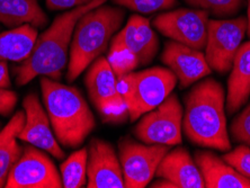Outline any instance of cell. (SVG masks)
Here are the masks:
<instances>
[{
    "mask_svg": "<svg viewBox=\"0 0 250 188\" xmlns=\"http://www.w3.org/2000/svg\"><path fill=\"white\" fill-rule=\"evenodd\" d=\"M183 133L193 145L228 152L232 149L227 126L226 94L222 84L205 78L184 98Z\"/></svg>",
    "mask_w": 250,
    "mask_h": 188,
    "instance_id": "obj_1",
    "label": "cell"
},
{
    "mask_svg": "<svg viewBox=\"0 0 250 188\" xmlns=\"http://www.w3.org/2000/svg\"><path fill=\"white\" fill-rule=\"evenodd\" d=\"M107 1L108 0H91L87 5L76 7L59 15L52 25L38 36L29 57L15 68L18 86L27 84L36 77L60 79L67 65L68 51H70L77 21L83 14Z\"/></svg>",
    "mask_w": 250,
    "mask_h": 188,
    "instance_id": "obj_2",
    "label": "cell"
},
{
    "mask_svg": "<svg viewBox=\"0 0 250 188\" xmlns=\"http://www.w3.org/2000/svg\"><path fill=\"white\" fill-rule=\"evenodd\" d=\"M41 90L51 126L59 143L79 148L96 126V121L83 94L76 87L42 77Z\"/></svg>",
    "mask_w": 250,
    "mask_h": 188,
    "instance_id": "obj_3",
    "label": "cell"
},
{
    "mask_svg": "<svg viewBox=\"0 0 250 188\" xmlns=\"http://www.w3.org/2000/svg\"><path fill=\"white\" fill-rule=\"evenodd\" d=\"M124 17L123 7L104 3L79 18L70 44L68 83L75 81L97 58L107 51L114 35L122 26Z\"/></svg>",
    "mask_w": 250,
    "mask_h": 188,
    "instance_id": "obj_4",
    "label": "cell"
},
{
    "mask_svg": "<svg viewBox=\"0 0 250 188\" xmlns=\"http://www.w3.org/2000/svg\"><path fill=\"white\" fill-rule=\"evenodd\" d=\"M177 78L170 69L153 67L117 78L119 88L132 123L156 108L172 93Z\"/></svg>",
    "mask_w": 250,
    "mask_h": 188,
    "instance_id": "obj_5",
    "label": "cell"
},
{
    "mask_svg": "<svg viewBox=\"0 0 250 188\" xmlns=\"http://www.w3.org/2000/svg\"><path fill=\"white\" fill-rule=\"evenodd\" d=\"M84 86L91 104L104 123L122 124L128 119L126 105L107 59L99 57L87 68Z\"/></svg>",
    "mask_w": 250,
    "mask_h": 188,
    "instance_id": "obj_6",
    "label": "cell"
},
{
    "mask_svg": "<svg viewBox=\"0 0 250 188\" xmlns=\"http://www.w3.org/2000/svg\"><path fill=\"white\" fill-rule=\"evenodd\" d=\"M184 108L177 95L170 94L150 112L140 117L133 133L146 145L178 146L183 140Z\"/></svg>",
    "mask_w": 250,
    "mask_h": 188,
    "instance_id": "obj_7",
    "label": "cell"
},
{
    "mask_svg": "<svg viewBox=\"0 0 250 188\" xmlns=\"http://www.w3.org/2000/svg\"><path fill=\"white\" fill-rule=\"evenodd\" d=\"M247 33V18L208 20L205 59L212 70L220 75L229 72Z\"/></svg>",
    "mask_w": 250,
    "mask_h": 188,
    "instance_id": "obj_8",
    "label": "cell"
},
{
    "mask_svg": "<svg viewBox=\"0 0 250 188\" xmlns=\"http://www.w3.org/2000/svg\"><path fill=\"white\" fill-rule=\"evenodd\" d=\"M170 146L146 145L125 136L119 142L120 162L122 167L125 188H145L156 176L163 158Z\"/></svg>",
    "mask_w": 250,
    "mask_h": 188,
    "instance_id": "obj_9",
    "label": "cell"
},
{
    "mask_svg": "<svg viewBox=\"0 0 250 188\" xmlns=\"http://www.w3.org/2000/svg\"><path fill=\"white\" fill-rule=\"evenodd\" d=\"M208 15L202 9L181 8L159 14L152 25L171 41L202 51L207 44Z\"/></svg>",
    "mask_w": 250,
    "mask_h": 188,
    "instance_id": "obj_10",
    "label": "cell"
},
{
    "mask_svg": "<svg viewBox=\"0 0 250 188\" xmlns=\"http://www.w3.org/2000/svg\"><path fill=\"white\" fill-rule=\"evenodd\" d=\"M7 188H61V176L43 150L28 145L9 172Z\"/></svg>",
    "mask_w": 250,
    "mask_h": 188,
    "instance_id": "obj_11",
    "label": "cell"
},
{
    "mask_svg": "<svg viewBox=\"0 0 250 188\" xmlns=\"http://www.w3.org/2000/svg\"><path fill=\"white\" fill-rule=\"evenodd\" d=\"M25 124L18 134L21 141L45 151L56 159H64L65 153L51 130V122L46 110L36 94H28L23 101Z\"/></svg>",
    "mask_w": 250,
    "mask_h": 188,
    "instance_id": "obj_12",
    "label": "cell"
},
{
    "mask_svg": "<svg viewBox=\"0 0 250 188\" xmlns=\"http://www.w3.org/2000/svg\"><path fill=\"white\" fill-rule=\"evenodd\" d=\"M87 187H125L120 158L111 143L103 139H93L88 146Z\"/></svg>",
    "mask_w": 250,
    "mask_h": 188,
    "instance_id": "obj_13",
    "label": "cell"
},
{
    "mask_svg": "<svg viewBox=\"0 0 250 188\" xmlns=\"http://www.w3.org/2000/svg\"><path fill=\"white\" fill-rule=\"evenodd\" d=\"M161 61L171 70L182 88L190 87L212 72L202 51L171 40L165 44Z\"/></svg>",
    "mask_w": 250,
    "mask_h": 188,
    "instance_id": "obj_14",
    "label": "cell"
},
{
    "mask_svg": "<svg viewBox=\"0 0 250 188\" xmlns=\"http://www.w3.org/2000/svg\"><path fill=\"white\" fill-rule=\"evenodd\" d=\"M111 45L131 51L138 58L140 65H148L159 51V39L149 20L133 15L128 18L125 26L114 35Z\"/></svg>",
    "mask_w": 250,
    "mask_h": 188,
    "instance_id": "obj_15",
    "label": "cell"
},
{
    "mask_svg": "<svg viewBox=\"0 0 250 188\" xmlns=\"http://www.w3.org/2000/svg\"><path fill=\"white\" fill-rule=\"evenodd\" d=\"M156 176L168 179L176 188H205L196 162L184 146L168 151L158 166Z\"/></svg>",
    "mask_w": 250,
    "mask_h": 188,
    "instance_id": "obj_16",
    "label": "cell"
},
{
    "mask_svg": "<svg viewBox=\"0 0 250 188\" xmlns=\"http://www.w3.org/2000/svg\"><path fill=\"white\" fill-rule=\"evenodd\" d=\"M194 160L200 169L205 188H250V179L211 150L195 151Z\"/></svg>",
    "mask_w": 250,
    "mask_h": 188,
    "instance_id": "obj_17",
    "label": "cell"
},
{
    "mask_svg": "<svg viewBox=\"0 0 250 188\" xmlns=\"http://www.w3.org/2000/svg\"><path fill=\"white\" fill-rule=\"evenodd\" d=\"M230 71L226 109L233 115L246 105L250 96V42L241 44Z\"/></svg>",
    "mask_w": 250,
    "mask_h": 188,
    "instance_id": "obj_18",
    "label": "cell"
},
{
    "mask_svg": "<svg viewBox=\"0 0 250 188\" xmlns=\"http://www.w3.org/2000/svg\"><path fill=\"white\" fill-rule=\"evenodd\" d=\"M49 21L39 0H0V23L9 28L32 25L42 28Z\"/></svg>",
    "mask_w": 250,
    "mask_h": 188,
    "instance_id": "obj_19",
    "label": "cell"
},
{
    "mask_svg": "<svg viewBox=\"0 0 250 188\" xmlns=\"http://www.w3.org/2000/svg\"><path fill=\"white\" fill-rule=\"evenodd\" d=\"M24 124L25 112L18 110L0 131V188L5 187L10 170L23 152L17 139Z\"/></svg>",
    "mask_w": 250,
    "mask_h": 188,
    "instance_id": "obj_20",
    "label": "cell"
},
{
    "mask_svg": "<svg viewBox=\"0 0 250 188\" xmlns=\"http://www.w3.org/2000/svg\"><path fill=\"white\" fill-rule=\"evenodd\" d=\"M36 39L38 31L32 25H23L0 33V61L23 62L26 60Z\"/></svg>",
    "mask_w": 250,
    "mask_h": 188,
    "instance_id": "obj_21",
    "label": "cell"
},
{
    "mask_svg": "<svg viewBox=\"0 0 250 188\" xmlns=\"http://www.w3.org/2000/svg\"><path fill=\"white\" fill-rule=\"evenodd\" d=\"M88 150L82 148L72 152L60 166L64 188H82L87 184Z\"/></svg>",
    "mask_w": 250,
    "mask_h": 188,
    "instance_id": "obj_22",
    "label": "cell"
},
{
    "mask_svg": "<svg viewBox=\"0 0 250 188\" xmlns=\"http://www.w3.org/2000/svg\"><path fill=\"white\" fill-rule=\"evenodd\" d=\"M187 5L202 9L219 18L231 17L240 12L245 0H184Z\"/></svg>",
    "mask_w": 250,
    "mask_h": 188,
    "instance_id": "obj_23",
    "label": "cell"
},
{
    "mask_svg": "<svg viewBox=\"0 0 250 188\" xmlns=\"http://www.w3.org/2000/svg\"><path fill=\"white\" fill-rule=\"evenodd\" d=\"M107 61L116 78H121L125 75L135 71L140 67L138 58L126 49L120 46L109 45L107 53Z\"/></svg>",
    "mask_w": 250,
    "mask_h": 188,
    "instance_id": "obj_24",
    "label": "cell"
},
{
    "mask_svg": "<svg viewBox=\"0 0 250 188\" xmlns=\"http://www.w3.org/2000/svg\"><path fill=\"white\" fill-rule=\"evenodd\" d=\"M112 2L139 14H153L171 9L177 0H112Z\"/></svg>",
    "mask_w": 250,
    "mask_h": 188,
    "instance_id": "obj_25",
    "label": "cell"
},
{
    "mask_svg": "<svg viewBox=\"0 0 250 188\" xmlns=\"http://www.w3.org/2000/svg\"><path fill=\"white\" fill-rule=\"evenodd\" d=\"M224 161L236 169V170L250 179V146L240 145L231 149L222 156Z\"/></svg>",
    "mask_w": 250,
    "mask_h": 188,
    "instance_id": "obj_26",
    "label": "cell"
},
{
    "mask_svg": "<svg viewBox=\"0 0 250 188\" xmlns=\"http://www.w3.org/2000/svg\"><path fill=\"white\" fill-rule=\"evenodd\" d=\"M230 135L233 142L250 146V104L234 117L230 125Z\"/></svg>",
    "mask_w": 250,
    "mask_h": 188,
    "instance_id": "obj_27",
    "label": "cell"
},
{
    "mask_svg": "<svg viewBox=\"0 0 250 188\" xmlns=\"http://www.w3.org/2000/svg\"><path fill=\"white\" fill-rule=\"evenodd\" d=\"M17 94L8 88H0V114L3 116L12 114L17 104Z\"/></svg>",
    "mask_w": 250,
    "mask_h": 188,
    "instance_id": "obj_28",
    "label": "cell"
},
{
    "mask_svg": "<svg viewBox=\"0 0 250 188\" xmlns=\"http://www.w3.org/2000/svg\"><path fill=\"white\" fill-rule=\"evenodd\" d=\"M91 0H45L50 10H67L89 3Z\"/></svg>",
    "mask_w": 250,
    "mask_h": 188,
    "instance_id": "obj_29",
    "label": "cell"
},
{
    "mask_svg": "<svg viewBox=\"0 0 250 188\" xmlns=\"http://www.w3.org/2000/svg\"><path fill=\"white\" fill-rule=\"evenodd\" d=\"M12 81H10L8 63L5 61H0V88H10Z\"/></svg>",
    "mask_w": 250,
    "mask_h": 188,
    "instance_id": "obj_30",
    "label": "cell"
},
{
    "mask_svg": "<svg viewBox=\"0 0 250 188\" xmlns=\"http://www.w3.org/2000/svg\"><path fill=\"white\" fill-rule=\"evenodd\" d=\"M152 188H176V186L171 182H169L168 179L159 178L157 182L151 184Z\"/></svg>",
    "mask_w": 250,
    "mask_h": 188,
    "instance_id": "obj_31",
    "label": "cell"
},
{
    "mask_svg": "<svg viewBox=\"0 0 250 188\" xmlns=\"http://www.w3.org/2000/svg\"><path fill=\"white\" fill-rule=\"evenodd\" d=\"M247 33L250 38V0H248V17H247Z\"/></svg>",
    "mask_w": 250,
    "mask_h": 188,
    "instance_id": "obj_32",
    "label": "cell"
}]
</instances>
